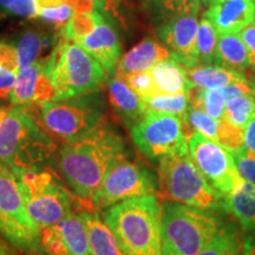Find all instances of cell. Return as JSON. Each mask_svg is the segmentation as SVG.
Listing matches in <instances>:
<instances>
[{
  "label": "cell",
  "instance_id": "12",
  "mask_svg": "<svg viewBox=\"0 0 255 255\" xmlns=\"http://www.w3.org/2000/svg\"><path fill=\"white\" fill-rule=\"evenodd\" d=\"M189 155L210 186L225 197L242 180L228 149L195 131L188 141Z\"/></svg>",
  "mask_w": 255,
  "mask_h": 255
},
{
  "label": "cell",
  "instance_id": "20",
  "mask_svg": "<svg viewBox=\"0 0 255 255\" xmlns=\"http://www.w3.org/2000/svg\"><path fill=\"white\" fill-rule=\"evenodd\" d=\"M223 210L237 219L242 231L255 234V186L244 178L227 196L223 197Z\"/></svg>",
  "mask_w": 255,
  "mask_h": 255
},
{
  "label": "cell",
  "instance_id": "14",
  "mask_svg": "<svg viewBox=\"0 0 255 255\" xmlns=\"http://www.w3.org/2000/svg\"><path fill=\"white\" fill-rule=\"evenodd\" d=\"M200 23L196 15H181L157 28L158 40L167 47L171 58L187 69L199 65L197 33Z\"/></svg>",
  "mask_w": 255,
  "mask_h": 255
},
{
  "label": "cell",
  "instance_id": "21",
  "mask_svg": "<svg viewBox=\"0 0 255 255\" xmlns=\"http://www.w3.org/2000/svg\"><path fill=\"white\" fill-rule=\"evenodd\" d=\"M156 83L159 94H186L191 83L188 79L187 68L173 58L162 60L149 70Z\"/></svg>",
  "mask_w": 255,
  "mask_h": 255
},
{
  "label": "cell",
  "instance_id": "3",
  "mask_svg": "<svg viewBox=\"0 0 255 255\" xmlns=\"http://www.w3.org/2000/svg\"><path fill=\"white\" fill-rule=\"evenodd\" d=\"M56 145L34 120L33 110L14 105L0 124V164L14 174L44 168Z\"/></svg>",
  "mask_w": 255,
  "mask_h": 255
},
{
  "label": "cell",
  "instance_id": "5",
  "mask_svg": "<svg viewBox=\"0 0 255 255\" xmlns=\"http://www.w3.org/2000/svg\"><path fill=\"white\" fill-rule=\"evenodd\" d=\"M45 76L56 91L55 101L97 91L107 81V71L79 44L62 40L53 47Z\"/></svg>",
  "mask_w": 255,
  "mask_h": 255
},
{
  "label": "cell",
  "instance_id": "9",
  "mask_svg": "<svg viewBox=\"0 0 255 255\" xmlns=\"http://www.w3.org/2000/svg\"><path fill=\"white\" fill-rule=\"evenodd\" d=\"M0 234L24 252H36L41 233L28 214L18 178L11 169L0 164Z\"/></svg>",
  "mask_w": 255,
  "mask_h": 255
},
{
  "label": "cell",
  "instance_id": "47",
  "mask_svg": "<svg viewBox=\"0 0 255 255\" xmlns=\"http://www.w3.org/2000/svg\"><path fill=\"white\" fill-rule=\"evenodd\" d=\"M0 68H1V66H0Z\"/></svg>",
  "mask_w": 255,
  "mask_h": 255
},
{
  "label": "cell",
  "instance_id": "29",
  "mask_svg": "<svg viewBox=\"0 0 255 255\" xmlns=\"http://www.w3.org/2000/svg\"><path fill=\"white\" fill-rule=\"evenodd\" d=\"M142 101L148 110L178 117H183L189 109L186 94L154 96V97L142 98Z\"/></svg>",
  "mask_w": 255,
  "mask_h": 255
},
{
  "label": "cell",
  "instance_id": "27",
  "mask_svg": "<svg viewBox=\"0 0 255 255\" xmlns=\"http://www.w3.org/2000/svg\"><path fill=\"white\" fill-rule=\"evenodd\" d=\"M255 117V97L253 95H244L227 101L223 120L233 126L245 130L247 124Z\"/></svg>",
  "mask_w": 255,
  "mask_h": 255
},
{
  "label": "cell",
  "instance_id": "23",
  "mask_svg": "<svg viewBox=\"0 0 255 255\" xmlns=\"http://www.w3.org/2000/svg\"><path fill=\"white\" fill-rule=\"evenodd\" d=\"M214 64L220 68L245 73L248 69V55L244 40L238 33L220 34Z\"/></svg>",
  "mask_w": 255,
  "mask_h": 255
},
{
  "label": "cell",
  "instance_id": "41",
  "mask_svg": "<svg viewBox=\"0 0 255 255\" xmlns=\"http://www.w3.org/2000/svg\"><path fill=\"white\" fill-rule=\"evenodd\" d=\"M94 5V8L97 9V11L102 12V13L107 14V6L109 4V0H90Z\"/></svg>",
  "mask_w": 255,
  "mask_h": 255
},
{
  "label": "cell",
  "instance_id": "37",
  "mask_svg": "<svg viewBox=\"0 0 255 255\" xmlns=\"http://www.w3.org/2000/svg\"><path fill=\"white\" fill-rule=\"evenodd\" d=\"M248 55V68L255 73V24H251L240 32Z\"/></svg>",
  "mask_w": 255,
  "mask_h": 255
},
{
  "label": "cell",
  "instance_id": "39",
  "mask_svg": "<svg viewBox=\"0 0 255 255\" xmlns=\"http://www.w3.org/2000/svg\"><path fill=\"white\" fill-rule=\"evenodd\" d=\"M245 146L255 151V117L245 128Z\"/></svg>",
  "mask_w": 255,
  "mask_h": 255
},
{
  "label": "cell",
  "instance_id": "7",
  "mask_svg": "<svg viewBox=\"0 0 255 255\" xmlns=\"http://www.w3.org/2000/svg\"><path fill=\"white\" fill-rule=\"evenodd\" d=\"M157 177L164 199L213 212L223 210V196L207 182L188 152L162 158Z\"/></svg>",
  "mask_w": 255,
  "mask_h": 255
},
{
  "label": "cell",
  "instance_id": "45",
  "mask_svg": "<svg viewBox=\"0 0 255 255\" xmlns=\"http://www.w3.org/2000/svg\"><path fill=\"white\" fill-rule=\"evenodd\" d=\"M253 23H254V24H255V19H254V21H253Z\"/></svg>",
  "mask_w": 255,
  "mask_h": 255
},
{
  "label": "cell",
  "instance_id": "18",
  "mask_svg": "<svg viewBox=\"0 0 255 255\" xmlns=\"http://www.w3.org/2000/svg\"><path fill=\"white\" fill-rule=\"evenodd\" d=\"M171 58L170 52L162 43L151 37H146L129 51L119 63L120 77L137 72L149 71L162 60Z\"/></svg>",
  "mask_w": 255,
  "mask_h": 255
},
{
  "label": "cell",
  "instance_id": "17",
  "mask_svg": "<svg viewBox=\"0 0 255 255\" xmlns=\"http://www.w3.org/2000/svg\"><path fill=\"white\" fill-rule=\"evenodd\" d=\"M47 62H37L19 70L8 100L14 105H28L55 101L56 91L45 76Z\"/></svg>",
  "mask_w": 255,
  "mask_h": 255
},
{
  "label": "cell",
  "instance_id": "36",
  "mask_svg": "<svg viewBox=\"0 0 255 255\" xmlns=\"http://www.w3.org/2000/svg\"><path fill=\"white\" fill-rule=\"evenodd\" d=\"M0 66L18 75V55L13 44L0 43Z\"/></svg>",
  "mask_w": 255,
  "mask_h": 255
},
{
  "label": "cell",
  "instance_id": "26",
  "mask_svg": "<svg viewBox=\"0 0 255 255\" xmlns=\"http://www.w3.org/2000/svg\"><path fill=\"white\" fill-rule=\"evenodd\" d=\"M52 44L53 40L50 36L38 31H25L13 44L17 50L19 70L41 62L43 59H40V56L43 51L49 49Z\"/></svg>",
  "mask_w": 255,
  "mask_h": 255
},
{
  "label": "cell",
  "instance_id": "43",
  "mask_svg": "<svg viewBox=\"0 0 255 255\" xmlns=\"http://www.w3.org/2000/svg\"><path fill=\"white\" fill-rule=\"evenodd\" d=\"M7 111L6 109H2V108H0V124L2 123V121H4V119L6 117V115H7Z\"/></svg>",
  "mask_w": 255,
  "mask_h": 255
},
{
  "label": "cell",
  "instance_id": "40",
  "mask_svg": "<svg viewBox=\"0 0 255 255\" xmlns=\"http://www.w3.org/2000/svg\"><path fill=\"white\" fill-rule=\"evenodd\" d=\"M241 255H255V234H248L245 239Z\"/></svg>",
  "mask_w": 255,
  "mask_h": 255
},
{
  "label": "cell",
  "instance_id": "19",
  "mask_svg": "<svg viewBox=\"0 0 255 255\" xmlns=\"http://www.w3.org/2000/svg\"><path fill=\"white\" fill-rule=\"evenodd\" d=\"M109 98L111 107L130 129L141 122L148 113L142 98L121 77L109 82Z\"/></svg>",
  "mask_w": 255,
  "mask_h": 255
},
{
  "label": "cell",
  "instance_id": "15",
  "mask_svg": "<svg viewBox=\"0 0 255 255\" xmlns=\"http://www.w3.org/2000/svg\"><path fill=\"white\" fill-rule=\"evenodd\" d=\"M77 44L94 57L107 73L114 75L121 57V44L117 28L111 23L109 15L104 14L94 30Z\"/></svg>",
  "mask_w": 255,
  "mask_h": 255
},
{
  "label": "cell",
  "instance_id": "24",
  "mask_svg": "<svg viewBox=\"0 0 255 255\" xmlns=\"http://www.w3.org/2000/svg\"><path fill=\"white\" fill-rule=\"evenodd\" d=\"M187 73L191 84L208 90H218L233 83L245 82L247 79L245 73L216 65H197L195 68L187 69Z\"/></svg>",
  "mask_w": 255,
  "mask_h": 255
},
{
  "label": "cell",
  "instance_id": "8",
  "mask_svg": "<svg viewBox=\"0 0 255 255\" xmlns=\"http://www.w3.org/2000/svg\"><path fill=\"white\" fill-rule=\"evenodd\" d=\"M15 176L28 214L39 229L56 225L71 213V193L51 170L31 169L15 174Z\"/></svg>",
  "mask_w": 255,
  "mask_h": 255
},
{
  "label": "cell",
  "instance_id": "2",
  "mask_svg": "<svg viewBox=\"0 0 255 255\" xmlns=\"http://www.w3.org/2000/svg\"><path fill=\"white\" fill-rule=\"evenodd\" d=\"M161 215L158 197L151 194L110 207L103 220L126 255H162Z\"/></svg>",
  "mask_w": 255,
  "mask_h": 255
},
{
  "label": "cell",
  "instance_id": "32",
  "mask_svg": "<svg viewBox=\"0 0 255 255\" xmlns=\"http://www.w3.org/2000/svg\"><path fill=\"white\" fill-rule=\"evenodd\" d=\"M0 11L14 17L32 19L39 15L38 0H0Z\"/></svg>",
  "mask_w": 255,
  "mask_h": 255
},
{
  "label": "cell",
  "instance_id": "35",
  "mask_svg": "<svg viewBox=\"0 0 255 255\" xmlns=\"http://www.w3.org/2000/svg\"><path fill=\"white\" fill-rule=\"evenodd\" d=\"M75 8L70 4H62L53 7L41 8L39 12V17L44 21L55 25L56 27H65L69 20L75 15Z\"/></svg>",
  "mask_w": 255,
  "mask_h": 255
},
{
  "label": "cell",
  "instance_id": "10",
  "mask_svg": "<svg viewBox=\"0 0 255 255\" xmlns=\"http://www.w3.org/2000/svg\"><path fill=\"white\" fill-rule=\"evenodd\" d=\"M130 131L137 149L155 163L167 156L189 152V136L182 117L148 110Z\"/></svg>",
  "mask_w": 255,
  "mask_h": 255
},
{
  "label": "cell",
  "instance_id": "33",
  "mask_svg": "<svg viewBox=\"0 0 255 255\" xmlns=\"http://www.w3.org/2000/svg\"><path fill=\"white\" fill-rule=\"evenodd\" d=\"M132 91H135L141 98L161 96L150 71L137 72L128 75L123 78Z\"/></svg>",
  "mask_w": 255,
  "mask_h": 255
},
{
  "label": "cell",
  "instance_id": "11",
  "mask_svg": "<svg viewBox=\"0 0 255 255\" xmlns=\"http://www.w3.org/2000/svg\"><path fill=\"white\" fill-rule=\"evenodd\" d=\"M157 190L158 177L154 171L124 158L107 175L91 205L97 209H108L132 197L151 195Z\"/></svg>",
  "mask_w": 255,
  "mask_h": 255
},
{
  "label": "cell",
  "instance_id": "4",
  "mask_svg": "<svg viewBox=\"0 0 255 255\" xmlns=\"http://www.w3.org/2000/svg\"><path fill=\"white\" fill-rule=\"evenodd\" d=\"M216 212L167 201L162 205V255H195L226 227Z\"/></svg>",
  "mask_w": 255,
  "mask_h": 255
},
{
  "label": "cell",
  "instance_id": "44",
  "mask_svg": "<svg viewBox=\"0 0 255 255\" xmlns=\"http://www.w3.org/2000/svg\"><path fill=\"white\" fill-rule=\"evenodd\" d=\"M209 1H210V0H201V4L205 6V7H207V6H208V4H209Z\"/></svg>",
  "mask_w": 255,
  "mask_h": 255
},
{
  "label": "cell",
  "instance_id": "46",
  "mask_svg": "<svg viewBox=\"0 0 255 255\" xmlns=\"http://www.w3.org/2000/svg\"><path fill=\"white\" fill-rule=\"evenodd\" d=\"M5 255H8V254H5Z\"/></svg>",
  "mask_w": 255,
  "mask_h": 255
},
{
  "label": "cell",
  "instance_id": "16",
  "mask_svg": "<svg viewBox=\"0 0 255 255\" xmlns=\"http://www.w3.org/2000/svg\"><path fill=\"white\" fill-rule=\"evenodd\" d=\"M205 15L219 34L239 33L255 19L254 0H210Z\"/></svg>",
  "mask_w": 255,
  "mask_h": 255
},
{
  "label": "cell",
  "instance_id": "34",
  "mask_svg": "<svg viewBox=\"0 0 255 255\" xmlns=\"http://www.w3.org/2000/svg\"><path fill=\"white\" fill-rule=\"evenodd\" d=\"M241 178L255 186V151L247 146H241L237 150H229Z\"/></svg>",
  "mask_w": 255,
  "mask_h": 255
},
{
  "label": "cell",
  "instance_id": "30",
  "mask_svg": "<svg viewBox=\"0 0 255 255\" xmlns=\"http://www.w3.org/2000/svg\"><path fill=\"white\" fill-rule=\"evenodd\" d=\"M240 240L234 225H226L223 231L208 246L195 255H240Z\"/></svg>",
  "mask_w": 255,
  "mask_h": 255
},
{
  "label": "cell",
  "instance_id": "6",
  "mask_svg": "<svg viewBox=\"0 0 255 255\" xmlns=\"http://www.w3.org/2000/svg\"><path fill=\"white\" fill-rule=\"evenodd\" d=\"M37 119L41 127L57 139L71 143L87 136L103 122L104 96L101 91L69 98L38 103Z\"/></svg>",
  "mask_w": 255,
  "mask_h": 255
},
{
  "label": "cell",
  "instance_id": "42",
  "mask_svg": "<svg viewBox=\"0 0 255 255\" xmlns=\"http://www.w3.org/2000/svg\"><path fill=\"white\" fill-rule=\"evenodd\" d=\"M5 254H8V250L7 247L5 246V244L2 242L1 239H0V255H5Z\"/></svg>",
  "mask_w": 255,
  "mask_h": 255
},
{
  "label": "cell",
  "instance_id": "31",
  "mask_svg": "<svg viewBox=\"0 0 255 255\" xmlns=\"http://www.w3.org/2000/svg\"><path fill=\"white\" fill-rule=\"evenodd\" d=\"M104 13L94 9L89 13H77L70 19L69 23L63 30V36L65 39L73 40L78 43L82 38L88 36L90 32L100 23Z\"/></svg>",
  "mask_w": 255,
  "mask_h": 255
},
{
  "label": "cell",
  "instance_id": "25",
  "mask_svg": "<svg viewBox=\"0 0 255 255\" xmlns=\"http://www.w3.org/2000/svg\"><path fill=\"white\" fill-rule=\"evenodd\" d=\"M149 18L156 25H162L181 15H197L201 0H143Z\"/></svg>",
  "mask_w": 255,
  "mask_h": 255
},
{
  "label": "cell",
  "instance_id": "28",
  "mask_svg": "<svg viewBox=\"0 0 255 255\" xmlns=\"http://www.w3.org/2000/svg\"><path fill=\"white\" fill-rule=\"evenodd\" d=\"M218 41V31L208 20V18L203 14L200 21L199 33H197L199 65H213L214 64Z\"/></svg>",
  "mask_w": 255,
  "mask_h": 255
},
{
  "label": "cell",
  "instance_id": "38",
  "mask_svg": "<svg viewBox=\"0 0 255 255\" xmlns=\"http://www.w3.org/2000/svg\"><path fill=\"white\" fill-rule=\"evenodd\" d=\"M17 81V73L0 68V98H8Z\"/></svg>",
  "mask_w": 255,
  "mask_h": 255
},
{
  "label": "cell",
  "instance_id": "22",
  "mask_svg": "<svg viewBox=\"0 0 255 255\" xmlns=\"http://www.w3.org/2000/svg\"><path fill=\"white\" fill-rule=\"evenodd\" d=\"M81 215L87 225L92 255H126L114 232L97 212Z\"/></svg>",
  "mask_w": 255,
  "mask_h": 255
},
{
  "label": "cell",
  "instance_id": "13",
  "mask_svg": "<svg viewBox=\"0 0 255 255\" xmlns=\"http://www.w3.org/2000/svg\"><path fill=\"white\" fill-rule=\"evenodd\" d=\"M40 246L47 255H92L85 221L72 213L41 229Z\"/></svg>",
  "mask_w": 255,
  "mask_h": 255
},
{
  "label": "cell",
  "instance_id": "1",
  "mask_svg": "<svg viewBox=\"0 0 255 255\" xmlns=\"http://www.w3.org/2000/svg\"><path fill=\"white\" fill-rule=\"evenodd\" d=\"M127 155L122 136L102 122L87 136L63 146L59 169L73 193L91 203L109 171Z\"/></svg>",
  "mask_w": 255,
  "mask_h": 255
}]
</instances>
